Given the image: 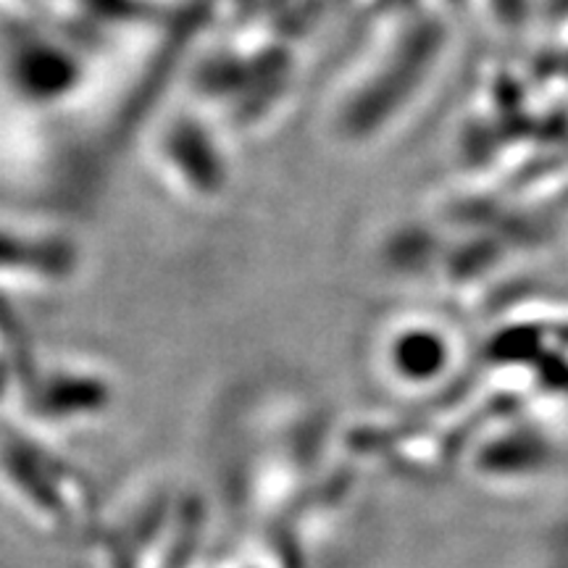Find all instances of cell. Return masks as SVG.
Masks as SVG:
<instances>
[{
	"label": "cell",
	"mask_w": 568,
	"mask_h": 568,
	"mask_svg": "<svg viewBox=\"0 0 568 568\" xmlns=\"http://www.w3.org/2000/svg\"><path fill=\"white\" fill-rule=\"evenodd\" d=\"M69 264L67 245L30 234L24 226L0 222V274L30 272L32 276L61 274Z\"/></svg>",
	"instance_id": "cell-1"
}]
</instances>
